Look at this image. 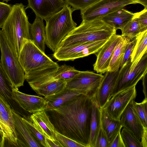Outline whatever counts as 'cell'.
Listing matches in <instances>:
<instances>
[{
	"mask_svg": "<svg viewBox=\"0 0 147 147\" xmlns=\"http://www.w3.org/2000/svg\"><path fill=\"white\" fill-rule=\"evenodd\" d=\"M94 98L81 94L58 108L45 111L56 131L89 147Z\"/></svg>",
	"mask_w": 147,
	"mask_h": 147,
	"instance_id": "1",
	"label": "cell"
},
{
	"mask_svg": "<svg viewBox=\"0 0 147 147\" xmlns=\"http://www.w3.org/2000/svg\"><path fill=\"white\" fill-rule=\"evenodd\" d=\"M29 84L55 71L59 65L39 49L31 40H26L18 57Z\"/></svg>",
	"mask_w": 147,
	"mask_h": 147,
	"instance_id": "2",
	"label": "cell"
},
{
	"mask_svg": "<svg viewBox=\"0 0 147 147\" xmlns=\"http://www.w3.org/2000/svg\"><path fill=\"white\" fill-rule=\"evenodd\" d=\"M11 12L1 30L8 43L18 57L26 40H31L30 23L22 3L12 6Z\"/></svg>",
	"mask_w": 147,
	"mask_h": 147,
	"instance_id": "3",
	"label": "cell"
},
{
	"mask_svg": "<svg viewBox=\"0 0 147 147\" xmlns=\"http://www.w3.org/2000/svg\"><path fill=\"white\" fill-rule=\"evenodd\" d=\"M117 30L101 18L89 21L82 20L80 24L63 40L58 48L108 40L116 34Z\"/></svg>",
	"mask_w": 147,
	"mask_h": 147,
	"instance_id": "4",
	"label": "cell"
},
{
	"mask_svg": "<svg viewBox=\"0 0 147 147\" xmlns=\"http://www.w3.org/2000/svg\"><path fill=\"white\" fill-rule=\"evenodd\" d=\"M73 11L67 4L61 10L45 20V44L53 52L63 40L76 27L77 24L72 17Z\"/></svg>",
	"mask_w": 147,
	"mask_h": 147,
	"instance_id": "5",
	"label": "cell"
},
{
	"mask_svg": "<svg viewBox=\"0 0 147 147\" xmlns=\"http://www.w3.org/2000/svg\"><path fill=\"white\" fill-rule=\"evenodd\" d=\"M0 48L2 65L13 88L18 89L24 85L25 72L18 58L0 30Z\"/></svg>",
	"mask_w": 147,
	"mask_h": 147,
	"instance_id": "6",
	"label": "cell"
},
{
	"mask_svg": "<svg viewBox=\"0 0 147 147\" xmlns=\"http://www.w3.org/2000/svg\"><path fill=\"white\" fill-rule=\"evenodd\" d=\"M130 59L119 71L116 84L112 96L117 92L136 86L138 82L147 73V53L142 57L136 65L131 68Z\"/></svg>",
	"mask_w": 147,
	"mask_h": 147,
	"instance_id": "7",
	"label": "cell"
},
{
	"mask_svg": "<svg viewBox=\"0 0 147 147\" xmlns=\"http://www.w3.org/2000/svg\"><path fill=\"white\" fill-rule=\"evenodd\" d=\"M103 77L102 74L92 71H80L72 79L66 82V87L92 98L95 97Z\"/></svg>",
	"mask_w": 147,
	"mask_h": 147,
	"instance_id": "8",
	"label": "cell"
},
{
	"mask_svg": "<svg viewBox=\"0 0 147 147\" xmlns=\"http://www.w3.org/2000/svg\"><path fill=\"white\" fill-rule=\"evenodd\" d=\"M108 39L59 48L54 52L53 57L59 61H74L96 54Z\"/></svg>",
	"mask_w": 147,
	"mask_h": 147,
	"instance_id": "9",
	"label": "cell"
},
{
	"mask_svg": "<svg viewBox=\"0 0 147 147\" xmlns=\"http://www.w3.org/2000/svg\"><path fill=\"white\" fill-rule=\"evenodd\" d=\"M138 3L135 0H98L80 11L82 20L89 21L102 17L129 4Z\"/></svg>",
	"mask_w": 147,
	"mask_h": 147,
	"instance_id": "10",
	"label": "cell"
},
{
	"mask_svg": "<svg viewBox=\"0 0 147 147\" xmlns=\"http://www.w3.org/2000/svg\"><path fill=\"white\" fill-rule=\"evenodd\" d=\"M136 96V86L120 91L112 96L104 108L112 119L120 120L122 113Z\"/></svg>",
	"mask_w": 147,
	"mask_h": 147,
	"instance_id": "11",
	"label": "cell"
},
{
	"mask_svg": "<svg viewBox=\"0 0 147 147\" xmlns=\"http://www.w3.org/2000/svg\"><path fill=\"white\" fill-rule=\"evenodd\" d=\"M12 110L0 95V125L5 135V146L18 147Z\"/></svg>",
	"mask_w": 147,
	"mask_h": 147,
	"instance_id": "12",
	"label": "cell"
},
{
	"mask_svg": "<svg viewBox=\"0 0 147 147\" xmlns=\"http://www.w3.org/2000/svg\"><path fill=\"white\" fill-rule=\"evenodd\" d=\"M121 37V35L116 34L112 35L95 54L96 59L93 67L97 73L102 74L107 71L114 51Z\"/></svg>",
	"mask_w": 147,
	"mask_h": 147,
	"instance_id": "13",
	"label": "cell"
},
{
	"mask_svg": "<svg viewBox=\"0 0 147 147\" xmlns=\"http://www.w3.org/2000/svg\"><path fill=\"white\" fill-rule=\"evenodd\" d=\"M25 8L31 9L36 16L45 20L61 10L67 4L64 0H27Z\"/></svg>",
	"mask_w": 147,
	"mask_h": 147,
	"instance_id": "14",
	"label": "cell"
},
{
	"mask_svg": "<svg viewBox=\"0 0 147 147\" xmlns=\"http://www.w3.org/2000/svg\"><path fill=\"white\" fill-rule=\"evenodd\" d=\"M12 96L20 107L30 113L45 111L47 108V102L42 97L26 94L14 88Z\"/></svg>",
	"mask_w": 147,
	"mask_h": 147,
	"instance_id": "15",
	"label": "cell"
},
{
	"mask_svg": "<svg viewBox=\"0 0 147 147\" xmlns=\"http://www.w3.org/2000/svg\"><path fill=\"white\" fill-rule=\"evenodd\" d=\"M119 71H107L104 75L95 96V100L101 109L104 107L112 97L116 84Z\"/></svg>",
	"mask_w": 147,
	"mask_h": 147,
	"instance_id": "16",
	"label": "cell"
},
{
	"mask_svg": "<svg viewBox=\"0 0 147 147\" xmlns=\"http://www.w3.org/2000/svg\"><path fill=\"white\" fill-rule=\"evenodd\" d=\"M133 100L129 104L123 112L120 121L122 127L131 132L140 141L144 127L134 109Z\"/></svg>",
	"mask_w": 147,
	"mask_h": 147,
	"instance_id": "17",
	"label": "cell"
},
{
	"mask_svg": "<svg viewBox=\"0 0 147 147\" xmlns=\"http://www.w3.org/2000/svg\"><path fill=\"white\" fill-rule=\"evenodd\" d=\"M12 112L18 147H42L32 135L22 117L13 111Z\"/></svg>",
	"mask_w": 147,
	"mask_h": 147,
	"instance_id": "18",
	"label": "cell"
},
{
	"mask_svg": "<svg viewBox=\"0 0 147 147\" xmlns=\"http://www.w3.org/2000/svg\"><path fill=\"white\" fill-rule=\"evenodd\" d=\"M13 87L0 61V95L10 106L12 110L19 115L23 112L12 96Z\"/></svg>",
	"mask_w": 147,
	"mask_h": 147,
	"instance_id": "19",
	"label": "cell"
},
{
	"mask_svg": "<svg viewBox=\"0 0 147 147\" xmlns=\"http://www.w3.org/2000/svg\"><path fill=\"white\" fill-rule=\"evenodd\" d=\"M29 119L45 137L51 140L56 139V130L45 111L32 114Z\"/></svg>",
	"mask_w": 147,
	"mask_h": 147,
	"instance_id": "20",
	"label": "cell"
},
{
	"mask_svg": "<svg viewBox=\"0 0 147 147\" xmlns=\"http://www.w3.org/2000/svg\"><path fill=\"white\" fill-rule=\"evenodd\" d=\"M80 71L74 67L64 64L59 66L55 72L40 79L35 83L34 86L36 88L47 82L55 80H61L66 82L70 80L78 74Z\"/></svg>",
	"mask_w": 147,
	"mask_h": 147,
	"instance_id": "21",
	"label": "cell"
},
{
	"mask_svg": "<svg viewBox=\"0 0 147 147\" xmlns=\"http://www.w3.org/2000/svg\"><path fill=\"white\" fill-rule=\"evenodd\" d=\"M134 13L124 8L110 13L101 19L107 24L121 30L132 19Z\"/></svg>",
	"mask_w": 147,
	"mask_h": 147,
	"instance_id": "22",
	"label": "cell"
},
{
	"mask_svg": "<svg viewBox=\"0 0 147 147\" xmlns=\"http://www.w3.org/2000/svg\"><path fill=\"white\" fill-rule=\"evenodd\" d=\"M43 20L36 16L33 23L30 24V32L32 41L39 49L45 53L46 33Z\"/></svg>",
	"mask_w": 147,
	"mask_h": 147,
	"instance_id": "23",
	"label": "cell"
},
{
	"mask_svg": "<svg viewBox=\"0 0 147 147\" xmlns=\"http://www.w3.org/2000/svg\"><path fill=\"white\" fill-rule=\"evenodd\" d=\"M81 94L76 90L66 87L56 94L44 97L47 102V108L45 111L58 108Z\"/></svg>",
	"mask_w": 147,
	"mask_h": 147,
	"instance_id": "24",
	"label": "cell"
},
{
	"mask_svg": "<svg viewBox=\"0 0 147 147\" xmlns=\"http://www.w3.org/2000/svg\"><path fill=\"white\" fill-rule=\"evenodd\" d=\"M101 126L106 133L109 142L123 127L120 120L112 119L106 110L101 109Z\"/></svg>",
	"mask_w": 147,
	"mask_h": 147,
	"instance_id": "25",
	"label": "cell"
},
{
	"mask_svg": "<svg viewBox=\"0 0 147 147\" xmlns=\"http://www.w3.org/2000/svg\"><path fill=\"white\" fill-rule=\"evenodd\" d=\"M130 40L128 37L121 36L114 51L107 71L114 72L119 70L126 47Z\"/></svg>",
	"mask_w": 147,
	"mask_h": 147,
	"instance_id": "26",
	"label": "cell"
},
{
	"mask_svg": "<svg viewBox=\"0 0 147 147\" xmlns=\"http://www.w3.org/2000/svg\"><path fill=\"white\" fill-rule=\"evenodd\" d=\"M136 38V42L130 57L131 68L134 67L147 53V30L140 33Z\"/></svg>",
	"mask_w": 147,
	"mask_h": 147,
	"instance_id": "27",
	"label": "cell"
},
{
	"mask_svg": "<svg viewBox=\"0 0 147 147\" xmlns=\"http://www.w3.org/2000/svg\"><path fill=\"white\" fill-rule=\"evenodd\" d=\"M66 81L55 80L44 83L33 90L38 95L46 97L61 92L66 87Z\"/></svg>",
	"mask_w": 147,
	"mask_h": 147,
	"instance_id": "28",
	"label": "cell"
},
{
	"mask_svg": "<svg viewBox=\"0 0 147 147\" xmlns=\"http://www.w3.org/2000/svg\"><path fill=\"white\" fill-rule=\"evenodd\" d=\"M101 126V108L96 101L94 97L92 103L89 147H94L96 138Z\"/></svg>",
	"mask_w": 147,
	"mask_h": 147,
	"instance_id": "29",
	"label": "cell"
},
{
	"mask_svg": "<svg viewBox=\"0 0 147 147\" xmlns=\"http://www.w3.org/2000/svg\"><path fill=\"white\" fill-rule=\"evenodd\" d=\"M121 30V36L128 37L131 40L142 32L138 19L135 16Z\"/></svg>",
	"mask_w": 147,
	"mask_h": 147,
	"instance_id": "30",
	"label": "cell"
},
{
	"mask_svg": "<svg viewBox=\"0 0 147 147\" xmlns=\"http://www.w3.org/2000/svg\"><path fill=\"white\" fill-rule=\"evenodd\" d=\"M134 109L144 127L147 128V98L140 103L133 101Z\"/></svg>",
	"mask_w": 147,
	"mask_h": 147,
	"instance_id": "31",
	"label": "cell"
},
{
	"mask_svg": "<svg viewBox=\"0 0 147 147\" xmlns=\"http://www.w3.org/2000/svg\"><path fill=\"white\" fill-rule=\"evenodd\" d=\"M120 133L125 147H142L140 141L125 128L123 127Z\"/></svg>",
	"mask_w": 147,
	"mask_h": 147,
	"instance_id": "32",
	"label": "cell"
},
{
	"mask_svg": "<svg viewBox=\"0 0 147 147\" xmlns=\"http://www.w3.org/2000/svg\"><path fill=\"white\" fill-rule=\"evenodd\" d=\"M22 120L29 129L32 135L36 141L42 146L46 147L45 137L42 135L30 119L22 117Z\"/></svg>",
	"mask_w": 147,
	"mask_h": 147,
	"instance_id": "33",
	"label": "cell"
},
{
	"mask_svg": "<svg viewBox=\"0 0 147 147\" xmlns=\"http://www.w3.org/2000/svg\"><path fill=\"white\" fill-rule=\"evenodd\" d=\"M66 3L72 7L74 11L83 10L88 8L98 0H64Z\"/></svg>",
	"mask_w": 147,
	"mask_h": 147,
	"instance_id": "34",
	"label": "cell"
},
{
	"mask_svg": "<svg viewBox=\"0 0 147 147\" xmlns=\"http://www.w3.org/2000/svg\"><path fill=\"white\" fill-rule=\"evenodd\" d=\"M55 138L60 142L63 147H85L78 142L60 133L56 130Z\"/></svg>",
	"mask_w": 147,
	"mask_h": 147,
	"instance_id": "35",
	"label": "cell"
},
{
	"mask_svg": "<svg viewBox=\"0 0 147 147\" xmlns=\"http://www.w3.org/2000/svg\"><path fill=\"white\" fill-rule=\"evenodd\" d=\"M12 6L5 3L0 2V28H2L9 15Z\"/></svg>",
	"mask_w": 147,
	"mask_h": 147,
	"instance_id": "36",
	"label": "cell"
},
{
	"mask_svg": "<svg viewBox=\"0 0 147 147\" xmlns=\"http://www.w3.org/2000/svg\"><path fill=\"white\" fill-rule=\"evenodd\" d=\"M109 142L107 134L101 126L95 143L94 147H109Z\"/></svg>",
	"mask_w": 147,
	"mask_h": 147,
	"instance_id": "37",
	"label": "cell"
},
{
	"mask_svg": "<svg viewBox=\"0 0 147 147\" xmlns=\"http://www.w3.org/2000/svg\"><path fill=\"white\" fill-rule=\"evenodd\" d=\"M136 41V37L131 40L127 44L125 51L120 68H122L130 59V56L133 50Z\"/></svg>",
	"mask_w": 147,
	"mask_h": 147,
	"instance_id": "38",
	"label": "cell"
},
{
	"mask_svg": "<svg viewBox=\"0 0 147 147\" xmlns=\"http://www.w3.org/2000/svg\"><path fill=\"white\" fill-rule=\"evenodd\" d=\"M142 32L147 30V8H144L141 11L134 13Z\"/></svg>",
	"mask_w": 147,
	"mask_h": 147,
	"instance_id": "39",
	"label": "cell"
},
{
	"mask_svg": "<svg viewBox=\"0 0 147 147\" xmlns=\"http://www.w3.org/2000/svg\"><path fill=\"white\" fill-rule=\"evenodd\" d=\"M120 132H118L109 142V147H125Z\"/></svg>",
	"mask_w": 147,
	"mask_h": 147,
	"instance_id": "40",
	"label": "cell"
},
{
	"mask_svg": "<svg viewBox=\"0 0 147 147\" xmlns=\"http://www.w3.org/2000/svg\"><path fill=\"white\" fill-rule=\"evenodd\" d=\"M45 141L46 147H63L60 142L56 139L51 140L45 137Z\"/></svg>",
	"mask_w": 147,
	"mask_h": 147,
	"instance_id": "41",
	"label": "cell"
},
{
	"mask_svg": "<svg viewBox=\"0 0 147 147\" xmlns=\"http://www.w3.org/2000/svg\"><path fill=\"white\" fill-rule=\"evenodd\" d=\"M142 147H147V128L144 127L143 133L140 140Z\"/></svg>",
	"mask_w": 147,
	"mask_h": 147,
	"instance_id": "42",
	"label": "cell"
},
{
	"mask_svg": "<svg viewBox=\"0 0 147 147\" xmlns=\"http://www.w3.org/2000/svg\"><path fill=\"white\" fill-rule=\"evenodd\" d=\"M142 85L143 87V92L145 98H147L146 94L147 74H146L142 78Z\"/></svg>",
	"mask_w": 147,
	"mask_h": 147,
	"instance_id": "43",
	"label": "cell"
},
{
	"mask_svg": "<svg viewBox=\"0 0 147 147\" xmlns=\"http://www.w3.org/2000/svg\"><path fill=\"white\" fill-rule=\"evenodd\" d=\"M137 1L138 3L143 5L144 8H147V0H135Z\"/></svg>",
	"mask_w": 147,
	"mask_h": 147,
	"instance_id": "44",
	"label": "cell"
},
{
	"mask_svg": "<svg viewBox=\"0 0 147 147\" xmlns=\"http://www.w3.org/2000/svg\"><path fill=\"white\" fill-rule=\"evenodd\" d=\"M0 133H1L3 138L4 140L5 144V133L0 125Z\"/></svg>",
	"mask_w": 147,
	"mask_h": 147,
	"instance_id": "45",
	"label": "cell"
},
{
	"mask_svg": "<svg viewBox=\"0 0 147 147\" xmlns=\"http://www.w3.org/2000/svg\"><path fill=\"white\" fill-rule=\"evenodd\" d=\"M5 146V144L3 137L0 133V147Z\"/></svg>",
	"mask_w": 147,
	"mask_h": 147,
	"instance_id": "46",
	"label": "cell"
},
{
	"mask_svg": "<svg viewBox=\"0 0 147 147\" xmlns=\"http://www.w3.org/2000/svg\"><path fill=\"white\" fill-rule=\"evenodd\" d=\"M3 1H5L6 2H8V1H10L11 0H2Z\"/></svg>",
	"mask_w": 147,
	"mask_h": 147,
	"instance_id": "47",
	"label": "cell"
}]
</instances>
